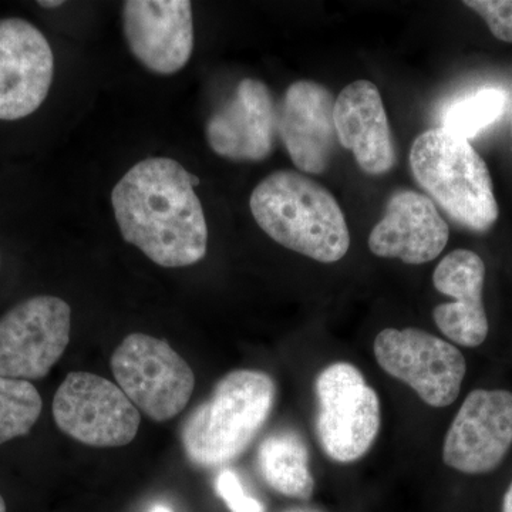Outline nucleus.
<instances>
[{
	"label": "nucleus",
	"instance_id": "nucleus-1",
	"mask_svg": "<svg viewBox=\"0 0 512 512\" xmlns=\"http://www.w3.org/2000/svg\"><path fill=\"white\" fill-rule=\"evenodd\" d=\"M200 183L173 158L133 165L111 191L121 237L163 268L200 262L208 248L207 220L195 192Z\"/></svg>",
	"mask_w": 512,
	"mask_h": 512
},
{
	"label": "nucleus",
	"instance_id": "nucleus-2",
	"mask_svg": "<svg viewBox=\"0 0 512 512\" xmlns=\"http://www.w3.org/2000/svg\"><path fill=\"white\" fill-rule=\"evenodd\" d=\"M249 208L259 228L282 247L322 264L350 248L345 214L332 192L298 171L281 170L256 185Z\"/></svg>",
	"mask_w": 512,
	"mask_h": 512
},
{
	"label": "nucleus",
	"instance_id": "nucleus-3",
	"mask_svg": "<svg viewBox=\"0 0 512 512\" xmlns=\"http://www.w3.org/2000/svg\"><path fill=\"white\" fill-rule=\"evenodd\" d=\"M410 168L431 201L460 227L487 232L500 215L490 170L476 148L443 128L424 131L410 150Z\"/></svg>",
	"mask_w": 512,
	"mask_h": 512
},
{
	"label": "nucleus",
	"instance_id": "nucleus-4",
	"mask_svg": "<svg viewBox=\"0 0 512 512\" xmlns=\"http://www.w3.org/2000/svg\"><path fill=\"white\" fill-rule=\"evenodd\" d=\"M272 377L234 370L185 421L183 446L192 463L217 467L241 456L268 420L275 402Z\"/></svg>",
	"mask_w": 512,
	"mask_h": 512
},
{
	"label": "nucleus",
	"instance_id": "nucleus-5",
	"mask_svg": "<svg viewBox=\"0 0 512 512\" xmlns=\"http://www.w3.org/2000/svg\"><path fill=\"white\" fill-rule=\"evenodd\" d=\"M316 436L326 456L349 464L365 456L380 430V400L362 372L333 363L316 377Z\"/></svg>",
	"mask_w": 512,
	"mask_h": 512
},
{
	"label": "nucleus",
	"instance_id": "nucleus-6",
	"mask_svg": "<svg viewBox=\"0 0 512 512\" xmlns=\"http://www.w3.org/2000/svg\"><path fill=\"white\" fill-rule=\"evenodd\" d=\"M111 370L138 412L158 423L183 412L194 392L190 365L165 340L144 333L124 338L111 356Z\"/></svg>",
	"mask_w": 512,
	"mask_h": 512
},
{
	"label": "nucleus",
	"instance_id": "nucleus-7",
	"mask_svg": "<svg viewBox=\"0 0 512 512\" xmlns=\"http://www.w3.org/2000/svg\"><path fill=\"white\" fill-rule=\"evenodd\" d=\"M53 419L67 436L92 447H124L136 439L140 412L119 384L87 372L67 375L53 399Z\"/></svg>",
	"mask_w": 512,
	"mask_h": 512
},
{
	"label": "nucleus",
	"instance_id": "nucleus-8",
	"mask_svg": "<svg viewBox=\"0 0 512 512\" xmlns=\"http://www.w3.org/2000/svg\"><path fill=\"white\" fill-rule=\"evenodd\" d=\"M72 309L57 296L26 299L0 318V376L40 380L67 349Z\"/></svg>",
	"mask_w": 512,
	"mask_h": 512
},
{
	"label": "nucleus",
	"instance_id": "nucleus-9",
	"mask_svg": "<svg viewBox=\"0 0 512 512\" xmlns=\"http://www.w3.org/2000/svg\"><path fill=\"white\" fill-rule=\"evenodd\" d=\"M377 363L433 407L456 402L467 372L463 353L424 330L387 328L375 339Z\"/></svg>",
	"mask_w": 512,
	"mask_h": 512
},
{
	"label": "nucleus",
	"instance_id": "nucleus-10",
	"mask_svg": "<svg viewBox=\"0 0 512 512\" xmlns=\"http://www.w3.org/2000/svg\"><path fill=\"white\" fill-rule=\"evenodd\" d=\"M511 446L512 393L478 389L468 394L447 431L443 461L460 473H490Z\"/></svg>",
	"mask_w": 512,
	"mask_h": 512
},
{
	"label": "nucleus",
	"instance_id": "nucleus-11",
	"mask_svg": "<svg viewBox=\"0 0 512 512\" xmlns=\"http://www.w3.org/2000/svg\"><path fill=\"white\" fill-rule=\"evenodd\" d=\"M55 56L45 35L28 20L0 19V120L35 113L52 87Z\"/></svg>",
	"mask_w": 512,
	"mask_h": 512
},
{
	"label": "nucleus",
	"instance_id": "nucleus-12",
	"mask_svg": "<svg viewBox=\"0 0 512 512\" xmlns=\"http://www.w3.org/2000/svg\"><path fill=\"white\" fill-rule=\"evenodd\" d=\"M123 28L131 53L150 72L171 76L190 62L194 20L188 0H128Z\"/></svg>",
	"mask_w": 512,
	"mask_h": 512
},
{
	"label": "nucleus",
	"instance_id": "nucleus-13",
	"mask_svg": "<svg viewBox=\"0 0 512 512\" xmlns=\"http://www.w3.org/2000/svg\"><path fill=\"white\" fill-rule=\"evenodd\" d=\"M278 114L271 90L261 80L238 83L234 94L207 121L205 136L217 156L258 163L271 156L278 136Z\"/></svg>",
	"mask_w": 512,
	"mask_h": 512
},
{
	"label": "nucleus",
	"instance_id": "nucleus-14",
	"mask_svg": "<svg viewBox=\"0 0 512 512\" xmlns=\"http://www.w3.org/2000/svg\"><path fill=\"white\" fill-rule=\"evenodd\" d=\"M278 111V134L292 163L305 174L325 173L338 144L333 94L301 80L288 87Z\"/></svg>",
	"mask_w": 512,
	"mask_h": 512
},
{
	"label": "nucleus",
	"instance_id": "nucleus-15",
	"mask_svg": "<svg viewBox=\"0 0 512 512\" xmlns=\"http://www.w3.org/2000/svg\"><path fill=\"white\" fill-rule=\"evenodd\" d=\"M448 237V224L427 195L397 190L390 195L382 220L370 232L369 248L380 258L421 265L444 251Z\"/></svg>",
	"mask_w": 512,
	"mask_h": 512
},
{
	"label": "nucleus",
	"instance_id": "nucleus-16",
	"mask_svg": "<svg viewBox=\"0 0 512 512\" xmlns=\"http://www.w3.org/2000/svg\"><path fill=\"white\" fill-rule=\"evenodd\" d=\"M484 281V261L468 249L444 256L433 274L434 288L454 299L434 308V322L446 338L464 348H478L488 336Z\"/></svg>",
	"mask_w": 512,
	"mask_h": 512
},
{
	"label": "nucleus",
	"instance_id": "nucleus-17",
	"mask_svg": "<svg viewBox=\"0 0 512 512\" xmlns=\"http://www.w3.org/2000/svg\"><path fill=\"white\" fill-rule=\"evenodd\" d=\"M333 119L339 144L352 151L366 174H386L396 165V146L376 84L357 80L346 86L335 100Z\"/></svg>",
	"mask_w": 512,
	"mask_h": 512
},
{
	"label": "nucleus",
	"instance_id": "nucleus-18",
	"mask_svg": "<svg viewBox=\"0 0 512 512\" xmlns=\"http://www.w3.org/2000/svg\"><path fill=\"white\" fill-rule=\"evenodd\" d=\"M258 467L265 483L285 497L309 500L315 491L308 447L293 431L266 437L259 446Z\"/></svg>",
	"mask_w": 512,
	"mask_h": 512
},
{
	"label": "nucleus",
	"instance_id": "nucleus-19",
	"mask_svg": "<svg viewBox=\"0 0 512 512\" xmlns=\"http://www.w3.org/2000/svg\"><path fill=\"white\" fill-rule=\"evenodd\" d=\"M42 409V397L32 383L0 376V446L30 433Z\"/></svg>",
	"mask_w": 512,
	"mask_h": 512
},
{
	"label": "nucleus",
	"instance_id": "nucleus-20",
	"mask_svg": "<svg viewBox=\"0 0 512 512\" xmlns=\"http://www.w3.org/2000/svg\"><path fill=\"white\" fill-rule=\"evenodd\" d=\"M507 96L503 90L485 87L463 99L454 101L444 111L441 128L458 137H476L503 114Z\"/></svg>",
	"mask_w": 512,
	"mask_h": 512
},
{
	"label": "nucleus",
	"instance_id": "nucleus-21",
	"mask_svg": "<svg viewBox=\"0 0 512 512\" xmlns=\"http://www.w3.org/2000/svg\"><path fill=\"white\" fill-rule=\"evenodd\" d=\"M463 3L484 19L498 40L512 43V0H466Z\"/></svg>",
	"mask_w": 512,
	"mask_h": 512
},
{
	"label": "nucleus",
	"instance_id": "nucleus-22",
	"mask_svg": "<svg viewBox=\"0 0 512 512\" xmlns=\"http://www.w3.org/2000/svg\"><path fill=\"white\" fill-rule=\"evenodd\" d=\"M215 490L231 512H265L264 504L245 493L237 474L228 468L217 477Z\"/></svg>",
	"mask_w": 512,
	"mask_h": 512
},
{
	"label": "nucleus",
	"instance_id": "nucleus-23",
	"mask_svg": "<svg viewBox=\"0 0 512 512\" xmlns=\"http://www.w3.org/2000/svg\"><path fill=\"white\" fill-rule=\"evenodd\" d=\"M503 512H512V483L504 495Z\"/></svg>",
	"mask_w": 512,
	"mask_h": 512
},
{
	"label": "nucleus",
	"instance_id": "nucleus-24",
	"mask_svg": "<svg viewBox=\"0 0 512 512\" xmlns=\"http://www.w3.org/2000/svg\"><path fill=\"white\" fill-rule=\"evenodd\" d=\"M39 5L42 6V8L53 9L64 5V2H47V0H43V2H39Z\"/></svg>",
	"mask_w": 512,
	"mask_h": 512
},
{
	"label": "nucleus",
	"instance_id": "nucleus-25",
	"mask_svg": "<svg viewBox=\"0 0 512 512\" xmlns=\"http://www.w3.org/2000/svg\"><path fill=\"white\" fill-rule=\"evenodd\" d=\"M150 512H173V510H171V508H168L167 505L157 504L154 505L153 508H151Z\"/></svg>",
	"mask_w": 512,
	"mask_h": 512
},
{
	"label": "nucleus",
	"instance_id": "nucleus-26",
	"mask_svg": "<svg viewBox=\"0 0 512 512\" xmlns=\"http://www.w3.org/2000/svg\"><path fill=\"white\" fill-rule=\"evenodd\" d=\"M8 508H6L5 500H3L2 494H0V512H6Z\"/></svg>",
	"mask_w": 512,
	"mask_h": 512
},
{
	"label": "nucleus",
	"instance_id": "nucleus-27",
	"mask_svg": "<svg viewBox=\"0 0 512 512\" xmlns=\"http://www.w3.org/2000/svg\"><path fill=\"white\" fill-rule=\"evenodd\" d=\"M291 512H308V511H291Z\"/></svg>",
	"mask_w": 512,
	"mask_h": 512
},
{
	"label": "nucleus",
	"instance_id": "nucleus-28",
	"mask_svg": "<svg viewBox=\"0 0 512 512\" xmlns=\"http://www.w3.org/2000/svg\"><path fill=\"white\" fill-rule=\"evenodd\" d=\"M511 131H512V120H511Z\"/></svg>",
	"mask_w": 512,
	"mask_h": 512
}]
</instances>
